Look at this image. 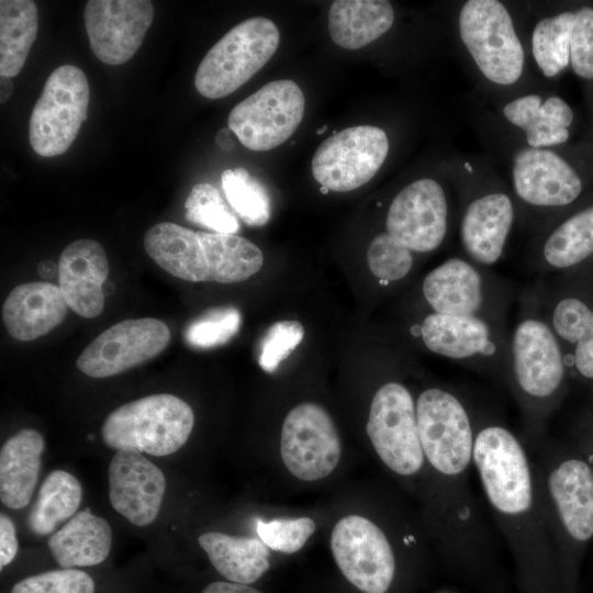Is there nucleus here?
<instances>
[{"mask_svg":"<svg viewBox=\"0 0 593 593\" xmlns=\"http://www.w3.org/2000/svg\"><path fill=\"white\" fill-rule=\"evenodd\" d=\"M416 419L438 541L456 570L483 572L493 540L471 484L475 411L457 389L432 385L416 398Z\"/></svg>","mask_w":593,"mask_h":593,"instance_id":"1","label":"nucleus"},{"mask_svg":"<svg viewBox=\"0 0 593 593\" xmlns=\"http://www.w3.org/2000/svg\"><path fill=\"white\" fill-rule=\"evenodd\" d=\"M473 469L525 593H563L557 552L536 494L529 449L495 414L475 412Z\"/></svg>","mask_w":593,"mask_h":593,"instance_id":"2","label":"nucleus"},{"mask_svg":"<svg viewBox=\"0 0 593 593\" xmlns=\"http://www.w3.org/2000/svg\"><path fill=\"white\" fill-rule=\"evenodd\" d=\"M528 449L538 503L558 557L562 591L575 593L582 559L593 541V466L573 443L546 437Z\"/></svg>","mask_w":593,"mask_h":593,"instance_id":"3","label":"nucleus"},{"mask_svg":"<svg viewBox=\"0 0 593 593\" xmlns=\"http://www.w3.org/2000/svg\"><path fill=\"white\" fill-rule=\"evenodd\" d=\"M517 317L508 335L505 385L522 416V438L528 448L547 437V425L561 405L569 371L561 345L534 291L517 295Z\"/></svg>","mask_w":593,"mask_h":593,"instance_id":"4","label":"nucleus"},{"mask_svg":"<svg viewBox=\"0 0 593 593\" xmlns=\"http://www.w3.org/2000/svg\"><path fill=\"white\" fill-rule=\"evenodd\" d=\"M144 248L161 269L192 282H242L264 264L261 250L244 237L195 232L171 222L149 227Z\"/></svg>","mask_w":593,"mask_h":593,"instance_id":"5","label":"nucleus"},{"mask_svg":"<svg viewBox=\"0 0 593 593\" xmlns=\"http://www.w3.org/2000/svg\"><path fill=\"white\" fill-rule=\"evenodd\" d=\"M532 286L561 345L569 376L593 388V272L581 266L539 276Z\"/></svg>","mask_w":593,"mask_h":593,"instance_id":"6","label":"nucleus"},{"mask_svg":"<svg viewBox=\"0 0 593 593\" xmlns=\"http://www.w3.org/2000/svg\"><path fill=\"white\" fill-rule=\"evenodd\" d=\"M410 335L432 354L505 384L507 325L426 311L411 324Z\"/></svg>","mask_w":593,"mask_h":593,"instance_id":"7","label":"nucleus"},{"mask_svg":"<svg viewBox=\"0 0 593 593\" xmlns=\"http://www.w3.org/2000/svg\"><path fill=\"white\" fill-rule=\"evenodd\" d=\"M421 294L428 312L475 316L504 325L518 295L506 279L458 256L447 258L424 277Z\"/></svg>","mask_w":593,"mask_h":593,"instance_id":"8","label":"nucleus"},{"mask_svg":"<svg viewBox=\"0 0 593 593\" xmlns=\"http://www.w3.org/2000/svg\"><path fill=\"white\" fill-rule=\"evenodd\" d=\"M194 414L180 398L161 393L125 403L105 418L101 435L115 450H135L152 456H168L188 440Z\"/></svg>","mask_w":593,"mask_h":593,"instance_id":"9","label":"nucleus"},{"mask_svg":"<svg viewBox=\"0 0 593 593\" xmlns=\"http://www.w3.org/2000/svg\"><path fill=\"white\" fill-rule=\"evenodd\" d=\"M279 43V30L267 18L238 23L201 60L194 76L197 91L208 99L231 94L267 64Z\"/></svg>","mask_w":593,"mask_h":593,"instance_id":"10","label":"nucleus"},{"mask_svg":"<svg viewBox=\"0 0 593 593\" xmlns=\"http://www.w3.org/2000/svg\"><path fill=\"white\" fill-rule=\"evenodd\" d=\"M366 432L378 457L394 474L411 479L427 472L416 400L402 382L387 381L374 392Z\"/></svg>","mask_w":593,"mask_h":593,"instance_id":"11","label":"nucleus"},{"mask_svg":"<svg viewBox=\"0 0 593 593\" xmlns=\"http://www.w3.org/2000/svg\"><path fill=\"white\" fill-rule=\"evenodd\" d=\"M460 38L480 72L500 86L522 76L525 53L506 7L497 0H468L459 12Z\"/></svg>","mask_w":593,"mask_h":593,"instance_id":"12","label":"nucleus"},{"mask_svg":"<svg viewBox=\"0 0 593 593\" xmlns=\"http://www.w3.org/2000/svg\"><path fill=\"white\" fill-rule=\"evenodd\" d=\"M90 88L74 65L57 67L47 78L30 118L29 138L42 157L64 154L87 119Z\"/></svg>","mask_w":593,"mask_h":593,"instance_id":"13","label":"nucleus"},{"mask_svg":"<svg viewBox=\"0 0 593 593\" xmlns=\"http://www.w3.org/2000/svg\"><path fill=\"white\" fill-rule=\"evenodd\" d=\"M304 108V94L296 82L275 80L236 104L228 114L227 125L246 148L266 152L295 132Z\"/></svg>","mask_w":593,"mask_h":593,"instance_id":"14","label":"nucleus"},{"mask_svg":"<svg viewBox=\"0 0 593 593\" xmlns=\"http://www.w3.org/2000/svg\"><path fill=\"white\" fill-rule=\"evenodd\" d=\"M333 557L344 577L363 593H387L396 573L392 541L372 521L348 515L331 535Z\"/></svg>","mask_w":593,"mask_h":593,"instance_id":"15","label":"nucleus"},{"mask_svg":"<svg viewBox=\"0 0 593 593\" xmlns=\"http://www.w3.org/2000/svg\"><path fill=\"white\" fill-rule=\"evenodd\" d=\"M389 153L385 132L373 125H358L334 132L312 158L314 179L328 191L346 192L369 182Z\"/></svg>","mask_w":593,"mask_h":593,"instance_id":"16","label":"nucleus"},{"mask_svg":"<svg viewBox=\"0 0 593 593\" xmlns=\"http://www.w3.org/2000/svg\"><path fill=\"white\" fill-rule=\"evenodd\" d=\"M340 440L328 412L305 402L286 416L280 454L287 469L298 479L315 481L331 474L340 459Z\"/></svg>","mask_w":593,"mask_h":593,"instance_id":"17","label":"nucleus"},{"mask_svg":"<svg viewBox=\"0 0 593 593\" xmlns=\"http://www.w3.org/2000/svg\"><path fill=\"white\" fill-rule=\"evenodd\" d=\"M385 232L414 254H429L445 242L449 206L441 184L432 178L417 179L392 199Z\"/></svg>","mask_w":593,"mask_h":593,"instance_id":"18","label":"nucleus"},{"mask_svg":"<svg viewBox=\"0 0 593 593\" xmlns=\"http://www.w3.org/2000/svg\"><path fill=\"white\" fill-rule=\"evenodd\" d=\"M169 340V327L160 320H125L97 336L82 350L76 366L92 378L112 377L154 358Z\"/></svg>","mask_w":593,"mask_h":593,"instance_id":"19","label":"nucleus"},{"mask_svg":"<svg viewBox=\"0 0 593 593\" xmlns=\"http://www.w3.org/2000/svg\"><path fill=\"white\" fill-rule=\"evenodd\" d=\"M83 19L94 56L116 66L141 47L154 20V5L148 0H89Z\"/></svg>","mask_w":593,"mask_h":593,"instance_id":"20","label":"nucleus"},{"mask_svg":"<svg viewBox=\"0 0 593 593\" xmlns=\"http://www.w3.org/2000/svg\"><path fill=\"white\" fill-rule=\"evenodd\" d=\"M512 183L516 198L537 210L570 205L583 189L580 176L561 156L529 146L514 155Z\"/></svg>","mask_w":593,"mask_h":593,"instance_id":"21","label":"nucleus"},{"mask_svg":"<svg viewBox=\"0 0 593 593\" xmlns=\"http://www.w3.org/2000/svg\"><path fill=\"white\" fill-rule=\"evenodd\" d=\"M166 490L163 471L135 450H118L109 465L112 507L135 526L153 523Z\"/></svg>","mask_w":593,"mask_h":593,"instance_id":"22","label":"nucleus"},{"mask_svg":"<svg viewBox=\"0 0 593 593\" xmlns=\"http://www.w3.org/2000/svg\"><path fill=\"white\" fill-rule=\"evenodd\" d=\"M515 217L514 202L503 191H489L472 198L459 223L465 257L491 269L503 258Z\"/></svg>","mask_w":593,"mask_h":593,"instance_id":"23","label":"nucleus"},{"mask_svg":"<svg viewBox=\"0 0 593 593\" xmlns=\"http://www.w3.org/2000/svg\"><path fill=\"white\" fill-rule=\"evenodd\" d=\"M57 266L58 287L68 306L86 318L100 315L104 307L103 283L110 270L101 244L75 240L61 251Z\"/></svg>","mask_w":593,"mask_h":593,"instance_id":"24","label":"nucleus"},{"mask_svg":"<svg viewBox=\"0 0 593 593\" xmlns=\"http://www.w3.org/2000/svg\"><path fill=\"white\" fill-rule=\"evenodd\" d=\"M593 256V204L569 215L547 232L534 245L529 270L548 276L577 269Z\"/></svg>","mask_w":593,"mask_h":593,"instance_id":"25","label":"nucleus"},{"mask_svg":"<svg viewBox=\"0 0 593 593\" xmlns=\"http://www.w3.org/2000/svg\"><path fill=\"white\" fill-rule=\"evenodd\" d=\"M68 304L60 288L46 281L16 286L7 296L3 323L9 334L22 342L34 340L59 325Z\"/></svg>","mask_w":593,"mask_h":593,"instance_id":"26","label":"nucleus"},{"mask_svg":"<svg viewBox=\"0 0 593 593\" xmlns=\"http://www.w3.org/2000/svg\"><path fill=\"white\" fill-rule=\"evenodd\" d=\"M43 436L25 428L10 437L0 451V499L9 508L29 505L41 470Z\"/></svg>","mask_w":593,"mask_h":593,"instance_id":"27","label":"nucleus"},{"mask_svg":"<svg viewBox=\"0 0 593 593\" xmlns=\"http://www.w3.org/2000/svg\"><path fill=\"white\" fill-rule=\"evenodd\" d=\"M503 115L525 133L526 142L533 148H547L567 142L573 121L572 110L562 98L551 96L542 100L535 93L507 102Z\"/></svg>","mask_w":593,"mask_h":593,"instance_id":"28","label":"nucleus"},{"mask_svg":"<svg viewBox=\"0 0 593 593\" xmlns=\"http://www.w3.org/2000/svg\"><path fill=\"white\" fill-rule=\"evenodd\" d=\"M112 532L103 517L87 508L72 516L48 539V548L63 569L101 563L111 550Z\"/></svg>","mask_w":593,"mask_h":593,"instance_id":"29","label":"nucleus"},{"mask_svg":"<svg viewBox=\"0 0 593 593\" xmlns=\"http://www.w3.org/2000/svg\"><path fill=\"white\" fill-rule=\"evenodd\" d=\"M394 10L385 0H336L328 12V31L335 44L359 49L385 34Z\"/></svg>","mask_w":593,"mask_h":593,"instance_id":"30","label":"nucleus"},{"mask_svg":"<svg viewBox=\"0 0 593 593\" xmlns=\"http://www.w3.org/2000/svg\"><path fill=\"white\" fill-rule=\"evenodd\" d=\"M198 542L216 571L232 582L254 583L270 567L269 549L260 539L210 532Z\"/></svg>","mask_w":593,"mask_h":593,"instance_id":"31","label":"nucleus"},{"mask_svg":"<svg viewBox=\"0 0 593 593\" xmlns=\"http://www.w3.org/2000/svg\"><path fill=\"white\" fill-rule=\"evenodd\" d=\"M38 30V11L32 0L0 1V76L22 70Z\"/></svg>","mask_w":593,"mask_h":593,"instance_id":"32","label":"nucleus"},{"mask_svg":"<svg viewBox=\"0 0 593 593\" xmlns=\"http://www.w3.org/2000/svg\"><path fill=\"white\" fill-rule=\"evenodd\" d=\"M82 499V488L76 477L63 470L52 471L43 481L29 516L30 529L38 536L52 534L71 517Z\"/></svg>","mask_w":593,"mask_h":593,"instance_id":"33","label":"nucleus"},{"mask_svg":"<svg viewBox=\"0 0 593 593\" xmlns=\"http://www.w3.org/2000/svg\"><path fill=\"white\" fill-rule=\"evenodd\" d=\"M574 12L564 11L537 22L532 33V52L544 76L552 78L570 63Z\"/></svg>","mask_w":593,"mask_h":593,"instance_id":"34","label":"nucleus"},{"mask_svg":"<svg viewBox=\"0 0 593 593\" xmlns=\"http://www.w3.org/2000/svg\"><path fill=\"white\" fill-rule=\"evenodd\" d=\"M225 197L235 213L249 226H262L270 219V198L264 184L245 168L222 174Z\"/></svg>","mask_w":593,"mask_h":593,"instance_id":"35","label":"nucleus"},{"mask_svg":"<svg viewBox=\"0 0 593 593\" xmlns=\"http://www.w3.org/2000/svg\"><path fill=\"white\" fill-rule=\"evenodd\" d=\"M366 256L369 270L381 287L403 281L415 265V254L387 232L373 237Z\"/></svg>","mask_w":593,"mask_h":593,"instance_id":"36","label":"nucleus"},{"mask_svg":"<svg viewBox=\"0 0 593 593\" xmlns=\"http://www.w3.org/2000/svg\"><path fill=\"white\" fill-rule=\"evenodd\" d=\"M184 209L189 222L212 233L236 234L239 231L236 216L210 183L194 184L184 202Z\"/></svg>","mask_w":593,"mask_h":593,"instance_id":"37","label":"nucleus"},{"mask_svg":"<svg viewBox=\"0 0 593 593\" xmlns=\"http://www.w3.org/2000/svg\"><path fill=\"white\" fill-rule=\"evenodd\" d=\"M240 313L232 306L213 307L192 321L186 340L197 348H212L228 342L239 329Z\"/></svg>","mask_w":593,"mask_h":593,"instance_id":"38","label":"nucleus"},{"mask_svg":"<svg viewBox=\"0 0 593 593\" xmlns=\"http://www.w3.org/2000/svg\"><path fill=\"white\" fill-rule=\"evenodd\" d=\"M315 523L310 517L277 518L257 522V534L268 548L283 553L299 551L313 535Z\"/></svg>","mask_w":593,"mask_h":593,"instance_id":"39","label":"nucleus"},{"mask_svg":"<svg viewBox=\"0 0 593 593\" xmlns=\"http://www.w3.org/2000/svg\"><path fill=\"white\" fill-rule=\"evenodd\" d=\"M11 593H94V582L81 570H53L19 581Z\"/></svg>","mask_w":593,"mask_h":593,"instance_id":"40","label":"nucleus"},{"mask_svg":"<svg viewBox=\"0 0 593 593\" xmlns=\"http://www.w3.org/2000/svg\"><path fill=\"white\" fill-rule=\"evenodd\" d=\"M304 328L298 321H280L271 325L260 344L259 365L273 372L302 342Z\"/></svg>","mask_w":593,"mask_h":593,"instance_id":"41","label":"nucleus"},{"mask_svg":"<svg viewBox=\"0 0 593 593\" xmlns=\"http://www.w3.org/2000/svg\"><path fill=\"white\" fill-rule=\"evenodd\" d=\"M570 63L577 76L593 80V8L574 12L571 30Z\"/></svg>","mask_w":593,"mask_h":593,"instance_id":"42","label":"nucleus"},{"mask_svg":"<svg viewBox=\"0 0 593 593\" xmlns=\"http://www.w3.org/2000/svg\"><path fill=\"white\" fill-rule=\"evenodd\" d=\"M18 539L15 527L11 518L1 513L0 515V568L9 564L18 552Z\"/></svg>","mask_w":593,"mask_h":593,"instance_id":"43","label":"nucleus"},{"mask_svg":"<svg viewBox=\"0 0 593 593\" xmlns=\"http://www.w3.org/2000/svg\"><path fill=\"white\" fill-rule=\"evenodd\" d=\"M572 443L593 466V404L585 413Z\"/></svg>","mask_w":593,"mask_h":593,"instance_id":"44","label":"nucleus"},{"mask_svg":"<svg viewBox=\"0 0 593 593\" xmlns=\"http://www.w3.org/2000/svg\"><path fill=\"white\" fill-rule=\"evenodd\" d=\"M201 593H261L248 584L216 581L206 585Z\"/></svg>","mask_w":593,"mask_h":593,"instance_id":"45","label":"nucleus"},{"mask_svg":"<svg viewBox=\"0 0 593 593\" xmlns=\"http://www.w3.org/2000/svg\"><path fill=\"white\" fill-rule=\"evenodd\" d=\"M37 272L43 278H52L58 273V266H56L52 260H43L37 266Z\"/></svg>","mask_w":593,"mask_h":593,"instance_id":"46","label":"nucleus"},{"mask_svg":"<svg viewBox=\"0 0 593 593\" xmlns=\"http://www.w3.org/2000/svg\"><path fill=\"white\" fill-rule=\"evenodd\" d=\"M13 92V82L11 78L0 76V102L4 103Z\"/></svg>","mask_w":593,"mask_h":593,"instance_id":"47","label":"nucleus"},{"mask_svg":"<svg viewBox=\"0 0 593 593\" xmlns=\"http://www.w3.org/2000/svg\"><path fill=\"white\" fill-rule=\"evenodd\" d=\"M231 130L227 128V130H221L216 136V143L220 147L224 148V149H231L232 148V142H231V137H230V132Z\"/></svg>","mask_w":593,"mask_h":593,"instance_id":"48","label":"nucleus"},{"mask_svg":"<svg viewBox=\"0 0 593 593\" xmlns=\"http://www.w3.org/2000/svg\"><path fill=\"white\" fill-rule=\"evenodd\" d=\"M327 130V125H323L322 127L316 130V134H323Z\"/></svg>","mask_w":593,"mask_h":593,"instance_id":"49","label":"nucleus"},{"mask_svg":"<svg viewBox=\"0 0 593 593\" xmlns=\"http://www.w3.org/2000/svg\"><path fill=\"white\" fill-rule=\"evenodd\" d=\"M321 192H323V193H327V192H328V190H327L326 188H324V187H321Z\"/></svg>","mask_w":593,"mask_h":593,"instance_id":"50","label":"nucleus"},{"mask_svg":"<svg viewBox=\"0 0 593 593\" xmlns=\"http://www.w3.org/2000/svg\"><path fill=\"white\" fill-rule=\"evenodd\" d=\"M439 593H452V592L444 591V592H439Z\"/></svg>","mask_w":593,"mask_h":593,"instance_id":"51","label":"nucleus"}]
</instances>
